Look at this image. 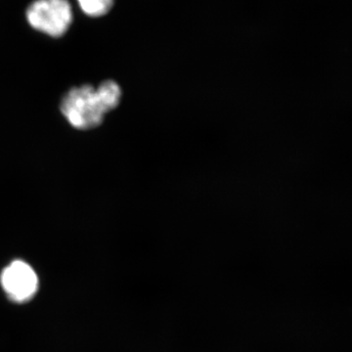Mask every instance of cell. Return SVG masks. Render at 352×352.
Instances as JSON below:
<instances>
[{"instance_id":"1","label":"cell","mask_w":352,"mask_h":352,"mask_svg":"<svg viewBox=\"0 0 352 352\" xmlns=\"http://www.w3.org/2000/svg\"><path fill=\"white\" fill-rule=\"evenodd\" d=\"M122 90L117 82L106 80L98 87L73 88L62 101L61 111L69 124L78 129L100 126L106 113L117 108Z\"/></svg>"},{"instance_id":"2","label":"cell","mask_w":352,"mask_h":352,"mask_svg":"<svg viewBox=\"0 0 352 352\" xmlns=\"http://www.w3.org/2000/svg\"><path fill=\"white\" fill-rule=\"evenodd\" d=\"M74 17L69 0H34L25 10V21L30 29L51 38L66 36Z\"/></svg>"},{"instance_id":"3","label":"cell","mask_w":352,"mask_h":352,"mask_svg":"<svg viewBox=\"0 0 352 352\" xmlns=\"http://www.w3.org/2000/svg\"><path fill=\"white\" fill-rule=\"evenodd\" d=\"M2 288L13 302L23 303L31 300L38 289V278L31 265L23 261H14L2 271Z\"/></svg>"},{"instance_id":"4","label":"cell","mask_w":352,"mask_h":352,"mask_svg":"<svg viewBox=\"0 0 352 352\" xmlns=\"http://www.w3.org/2000/svg\"><path fill=\"white\" fill-rule=\"evenodd\" d=\"M115 0H74L73 6L90 19L105 17L112 10Z\"/></svg>"}]
</instances>
